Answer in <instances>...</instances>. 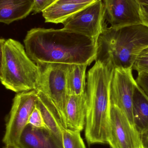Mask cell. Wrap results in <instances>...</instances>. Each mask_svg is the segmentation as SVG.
<instances>
[{
    "instance_id": "1",
    "label": "cell",
    "mask_w": 148,
    "mask_h": 148,
    "mask_svg": "<svg viewBox=\"0 0 148 148\" xmlns=\"http://www.w3.org/2000/svg\"><path fill=\"white\" fill-rule=\"evenodd\" d=\"M29 57L35 63L84 64L96 60L97 40L61 29L34 28L23 40Z\"/></svg>"
},
{
    "instance_id": "2",
    "label": "cell",
    "mask_w": 148,
    "mask_h": 148,
    "mask_svg": "<svg viewBox=\"0 0 148 148\" xmlns=\"http://www.w3.org/2000/svg\"><path fill=\"white\" fill-rule=\"evenodd\" d=\"M95 61L87 75L85 136L89 146L109 144L110 140V84L115 69L108 62Z\"/></svg>"
},
{
    "instance_id": "3",
    "label": "cell",
    "mask_w": 148,
    "mask_h": 148,
    "mask_svg": "<svg viewBox=\"0 0 148 148\" xmlns=\"http://www.w3.org/2000/svg\"><path fill=\"white\" fill-rule=\"evenodd\" d=\"M148 48L145 24L113 28L106 26L97 40L95 61L108 62L114 68L132 69L137 56Z\"/></svg>"
},
{
    "instance_id": "4",
    "label": "cell",
    "mask_w": 148,
    "mask_h": 148,
    "mask_svg": "<svg viewBox=\"0 0 148 148\" xmlns=\"http://www.w3.org/2000/svg\"><path fill=\"white\" fill-rule=\"evenodd\" d=\"M1 83L16 93L37 90L40 79L38 65L29 57L25 47L12 39L1 38Z\"/></svg>"
},
{
    "instance_id": "5",
    "label": "cell",
    "mask_w": 148,
    "mask_h": 148,
    "mask_svg": "<svg viewBox=\"0 0 148 148\" xmlns=\"http://www.w3.org/2000/svg\"><path fill=\"white\" fill-rule=\"evenodd\" d=\"M36 64L40 69V79L36 90L43 92L53 102L66 125L65 112L70 97L67 84L70 65L47 63Z\"/></svg>"
},
{
    "instance_id": "6",
    "label": "cell",
    "mask_w": 148,
    "mask_h": 148,
    "mask_svg": "<svg viewBox=\"0 0 148 148\" xmlns=\"http://www.w3.org/2000/svg\"><path fill=\"white\" fill-rule=\"evenodd\" d=\"M36 90L17 93L9 113L5 118V131L2 142L5 146L16 148L23 131L35 108L37 101Z\"/></svg>"
},
{
    "instance_id": "7",
    "label": "cell",
    "mask_w": 148,
    "mask_h": 148,
    "mask_svg": "<svg viewBox=\"0 0 148 148\" xmlns=\"http://www.w3.org/2000/svg\"><path fill=\"white\" fill-rule=\"evenodd\" d=\"M62 24L65 29L98 40L106 26L102 0H98L83 9Z\"/></svg>"
},
{
    "instance_id": "8",
    "label": "cell",
    "mask_w": 148,
    "mask_h": 148,
    "mask_svg": "<svg viewBox=\"0 0 148 148\" xmlns=\"http://www.w3.org/2000/svg\"><path fill=\"white\" fill-rule=\"evenodd\" d=\"M132 69L116 68L110 84L111 105L118 107L134 126L133 103L135 86L136 84Z\"/></svg>"
},
{
    "instance_id": "9",
    "label": "cell",
    "mask_w": 148,
    "mask_h": 148,
    "mask_svg": "<svg viewBox=\"0 0 148 148\" xmlns=\"http://www.w3.org/2000/svg\"><path fill=\"white\" fill-rule=\"evenodd\" d=\"M105 10V23L119 28L142 24L140 4L136 0H102Z\"/></svg>"
},
{
    "instance_id": "10",
    "label": "cell",
    "mask_w": 148,
    "mask_h": 148,
    "mask_svg": "<svg viewBox=\"0 0 148 148\" xmlns=\"http://www.w3.org/2000/svg\"><path fill=\"white\" fill-rule=\"evenodd\" d=\"M111 130L109 145L112 148H137L141 137L127 117L116 106L111 105Z\"/></svg>"
},
{
    "instance_id": "11",
    "label": "cell",
    "mask_w": 148,
    "mask_h": 148,
    "mask_svg": "<svg viewBox=\"0 0 148 148\" xmlns=\"http://www.w3.org/2000/svg\"><path fill=\"white\" fill-rule=\"evenodd\" d=\"M16 148H64L61 140L49 130L28 124Z\"/></svg>"
},
{
    "instance_id": "12",
    "label": "cell",
    "mask_w": 148,
    "mask_h": 148,
    "mask_svg": "<svg viewBox=\"0 0 148 148\" xmlns=\"http://www.w3.org/2000/svg\"><path fill=\"white\" fill-rule=\"evenodd\" d=\"M36 91L38 97L36 106L41 110L47 129L62 140L63 131L67 129L65 122L50 99L43 92Z\"/></svg>"
},
{
    "instance_id": "13",
    "label": "cell",
    "mask_w": 148,
    "mask_h": 148,
    "mask_svg": "<svg viewBox=\"0 0 148 148\" xmlns=\"http://www.w3.org/2000/svg\"><path fill=\"white\" fill-rule=\"evenodd\" d=\"M87 111L86 92L80 95H70L65 112L67 128L80 132L85 128Z\"/></svg>"
},
{
    "instance_id": "14",
    "label": "cell",
    "mask_w": 148,
    "mask_h": 148,
    "mask_svg": "<svg viewBox=\"0 0 148 148\" xmlns=\"http://www.w3.org/2000/svg\"><path fill=\"white\" fill-rule=\"evenodd\" d=\"M34 6V0H0V21L8 25L24 19Z\"/></svg>"
},
{
    "instance_id": "15",
    "label": "cell",
    "mask_w": 148,
    "mask_h": 148,
    "mask_svg": "<svg viewBox=\"0 0 148 148\" xmlns=\"http://www.w3.org/2000/svg\"><path fill=\"white\" fill-rule=\"evenodd\" d=\"M133 111L135 127L141 137L148 132V98L136 83L134 91Z\"/></svg>"
},
{
    "instance_id": "16",
    "label": "cell",
    "mask_w": 148,
    "mask_h": 148,
    "mask_svg": "<svg viewBox=\"0 0 148 148\" xmlns=\"http://www.w3.org/2000/svg\"><path fill=\"white\" fill-rule=\"evenodd\" d=\"M91 3H54L44 10L42 13L45 22L63 23L70 16Z\"/></svg>"
},
{
    "instance_id": "17",
    "label": "cell",
    "mask_w": 148,
    "mask_h": 148,
    "mask_svg": "<svg viewBox=\"0 0 148 148\" xmlns=\"http://www.w3.org/2000/svg\"><path fill=\"white\" fill-rule=\"evenodd\" d=\"M87 65H69L67 75L69 94L70 95H80L86 92V70Z\"/></svg>"
},
{
    "instance_id": "18",
    "label": "cell",
    "mask_w": 148,
    "mask_h": 148,
    "mask_svg": "<svg viewBox=\"0 0 148 148\" xmlns=\"http://www.w3.org/2000/svg\"><path fill=\"white\" fill-rule=\"evenodd\" d=\"M62 141L64 148H87L79 131L69 129L64 130Z\"/></svg>"
},
{
    "instance_id": "19",
    "label": "cell",
    "mask_w": 148,
    "mask_h": 148,
    "mask_svg": "<svg viewBox=\"0 0 148 148\" xmlns=\"http://www.w3.org/2000/svg\"><path fill=\"white\" fill-rule=\"evenodd\" d=\"M132 69L137 71L138 73H148V48L142 51L137 56Z\"/></svg>"
},
{
    "instance_id": "20",
    "label": "cell",
    "mask_w": 148,
    "mask_h": 148,
    "mask_svg": "<svg viewBox=\"0 0 148 148\" xmlns=\"http://www.w3.org/2000/svg\"><path fill=\"white\" fill-rule=\"evenodd\" d=\"M28 124H30L37 128L47 129L41 110L36 106L33 110L29 118Z\"/></svg>"
},
{
    "instance_id": "21",
    "label": "cell",
    "mask_w": 148,
    "mask_h": 148,
    "mask_svg": "<svg viewBox=\"0 0 148 148\" xmlns=\"http://www.w3.org/2000/svg\"><path fill=\"white\" fill-rule=\"evenodd\" d=\"M34 6L33 9L34 14L42 12L44 10L55 3L57 0H34Z\"/></svg>"
},
{
    "instance_id": "22",
    "label": "cell",
    "mask_w": 148,
    "mask_h": 148,
    "mask_svg": "<svg viewBox=\"0 0 148 148\" xmlns=\"http://www.w3.org/2000/svg\"><path fill=\"white\" fill-rule=\"evenodd\" d=\"M136 82L148 98V73H139Z\"/></svg>"
},
{
    "instance_id": "23",
    "label": "cell",
    "mask_w": 148,
    "mask_h": 148,
    "mask_svg": "<svg viewBox=\"0 0 148 148\" xmlns=\"http://www.w3.org/2000/svg\"><path fill=\"white\" fill-rule=\"evenodd\" d=\"M140 15L142 23L148 27V6L140 5Z\"/></svg>"
},
{
    "instance_id": "24",
    "label": "cell",
    "mask_w": 148,
    "mask_h": 148,
    "mask_svg": "<svg viewBox=\"0 0 148 148\" xmlns=\"http://www.w3.org/2000/svg\"><path fill=\"white\" fill-rule=\"evenodd\" d=\"M97 1L98 0H57L55 3L83 4L93 3Z\"/></svg>"
},
{
    "instance_id": "25",
    "label": "cell",
    "mask_w": 148,
    "mask_h": 148,
    "mask_svg": "<svg viewBox=\"0 0 148 148\" xmlns=\"http://www.w3.org/2000/svg\"><path fill=\"white\" fill-rule=\"evenodd\" d=\"M142 143L146 148H148V132L141 136Z\"/></svg>"
},
{
    "instance_id": "26",
    "label": "cell",
    "mask_w": 148,
    "mask_h": 148,
    "mask_svg": "<svg viewBox=\"0 0 148 148\" xmlns=\"http://www.w3.org/2000/svg\"><path fill=\"white\" fill-rule=\"evenodd\" d=\"M140 5L148 6V0H136Z\"/></svg>"
},
{
    "instance_id": "27",
    "label": "cell",
    "mask_w": 148,
    "mask_h": 148,
    "mask_svg": "<svg viewBox=\"0 0 148 148\" xmlns=\"http://www.w3.org/2000/svg\"><path fill=\"white\" fill-rule=\"evenodd\" d=\"M137 148H146L145 147L143 146V144H142V143H141L140 144V146L138 147Z\"/></svg>"
},
{
    "instance_id": "28",
    "label": "cell",
    "mask_w": 148,
    "mask_h": 148,
    "mask_svg": "<svg viewBox=\"0 0 148 148\" xmlns=\"http://www.w3.org/2000/svg\"><path fill=\"white\" fill-rule=\"evenodd\" d=\"M2 148H13L10 147H7V146H4V147H2Z\"/></svg>"
},
{
    "instance_id": "29",
    "label": "cell",
    "mask_w": 148,
    "mask_h": 148,
    "mask_svg": "<svg viewBox=\"0 0 148 148\" xmlns=\"http://www.w3.org/2000/svg\"><path fill=\"white\" fill-rule=\"evenodd\" d=\"M110 148H112V147H110Z\"/></svg>"
}]
</instances>
